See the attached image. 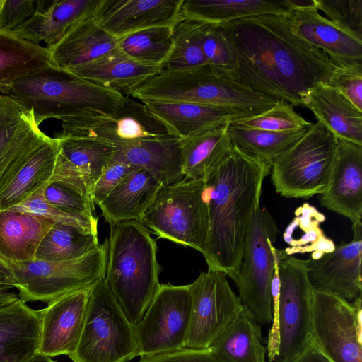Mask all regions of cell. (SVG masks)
<instances>
[{
  "label": "cell",
  "mask_w": 362,
  "mask_h": 362,
  "mask_svg": "<svg viewBox=\"0 0 362 362\" xmlns=\"http://www.w3.org/2000/svg\"><path fill=\"white\" fill-rule=\"evenodd\" d=\"M36 0H0V30L13 31L32 17Z\"/></svg>",
  "instance_id": "7dc6e473"
},
{
  "label": "cell",
  "mask_w": 362,
  "mask_h": 362,
  "mask_svg": "<svg viewBox=\"0 0 362 362\" xmlns=\"http://www.w3.org/2000/svg\"><path fill=\"white\" fill-rule=\"evenodd\" d=\"M361 297L314 290L311 341L331 362H362Z\"/></svg>",
  "instance_id": "4fadbf2b"
},
{
  "label": "cell",
  "mask_w": 362,
  "mask_h": 362,
  "mask_svg": "<svg viewBox=\"0 0 362 362\" xmlns=\"http://www.w3.org/2000/svg\"><path fill=\"white\" fill-rule=\"evenodd\" d=\"M127 94L141 102H187L242 109L257 115L279 100L256 93L209 65L184 71L161 70Z\"/></svg>",
  "instance_id": "8992f818"
},
{
  "label": "cell",
  "mask_w": 362,
  "mask_h": 362,
  "mask_svg": "<svg viewBox=\"0 0 362 362\" xmlns=\"http://www.w3.org/2000/svg\"><path fill=\"white\" fill-rule=\"evenodd\" d=\"M99 0H36V8L30 18L16 28L13 33L21 37L47 47L59 42L79 21L93 16Z\"/></svg>",
  "instance_id": "44dd1931"
},
{
  "label": "cell",
  "mask_w": 362,
  "mask_h": 362,
  "mask_svg": "<svg viewBox=\"0 0 362 362\" xmlns=\"http://www.w3.org/2000/svg\"><path fill=\"white\" fill-rule=\"evenodd\" d=\"M352 230L351 241L317 259H306V266L314 290L354 301L362 294V223L352 225Z\"/></svg>",
  "instance_id": "2e32d148"
},
{
  "label": "cell",
  "mask_w": 362,
  "mask_h": 362,
  "mask_svg": "<svg viewBox=\"0 0 362 362\" xmlns=\"http://www.w3.org/2000/svg\"><path fill=\"white\" fill-rule=\"evenodd\" d=\"M270 172L271 164L233 145L203 180L209 231L202 255L208 269L230 279L238 272L247 234L259 207L262 183Z\"/></svg>",
  "instance_id": "7a4b0ae2"
},
{
  "label": "cell",
  "mask_w": 362,
  "mask_h": 362,
  "mask_svg": "<svg viewBox=\"0 0 362 362\" xmlns=\"http://www.w3.org/2000/svg\"><path fill=\"white\" fill-rule=\"evenodd\" d=\"M139 356L134 325L105 279L90 291L81 335L73 362H128Z\"/></svg>",
  "instance_id": "52a82bcc"
},
{
  "label": "cell",
  "mask_w": 362,
  "mask_h": 362,
  "mask_svg": "<svg viewBox=\"0 0 362 362\" xmlns=\"http://www.w3.org/2000/svg\"><path fill=\"white\" fill-rule=\"evenodd\" d=\"M291 362H331L317 347L310 344L307 348Z\"/></svg>",
  "instance_id": "f907efd6"
},
{
  "label": "cell",
  "mask_w": 362,
  "mask_h": 362,
  "mask_svg": "<svg viewBox=\"0 0 362 362\" xmlns=\"http://www.w3.org/2000/svg\"><path fill=\"white\" fill-rule=\"evenodd\" d=\"M0 270L1 271H11L8 265L0 259Z\"/></svg>",
  "instance_id": "9f6ffc18"
},
{
  "label": "cell",
  "mask_w": 362,
  "mask_h": 362,
  "mask_svg": "<svg viewBox=\"0 0 362 362\" xmlns=\"http://www.w3.org/2000/svg\"><path fill=\"white\" fill-rule=\"evenodd\" d=\"M18 298V294L12 288L0 287V300H15Z\"/></svg>",
  "instance_id": "db71d44e"
},
{
  "label": "cell",
  "mask_w": 362,
  "mask_h": 362,
  "mask_svg": "<svg viewBox=\"0 0 362 362\" xmlns=\"http://www.w3.org/2000/svg\"><path fill=\"white\" fill-rule=\"evenodd\" d=\"M27 362H57L52 360L50 357L42 355L40 353L36 354Z\"/></svg>",
  "instance_id": "11a10c76"
},
{
  "label": "cell",
  "mask_w": 362,
  "mask_h": 362,
  "mask_svg": "<svg viewBox=\"0 0 362 362\" xmlns=\"http://www.w3.org/2000/svg\"><path fill=\"white\" fill-rule=\"evenodd\" d=\"M231 123L241 127L272 132L302 130L314 124L305 120L294 110L291 104L282 100L261 114Z\"/></svg>",
  "instance_id": "b9f144b4"
},
{
  "label": "cell",
  "mask_w": 362,
  "mask_h": 362,
  "mask_svg": "<svg viewBox=\"0 0 362 362\" xmlns=\"http://www.w3.org/2000/svg\"><path fill=\"white\" fill-rule=\"evenodd\" d=\"M93 16L76 23L57 45L47 47L54 67L71 71L117 48V39L103 29Z\"/></svg>",
  "instance_id": "d4e9b609"
},
{
  "label": "cell",
  "mask_w": 362,
  "mask_h": 362,
  "mask_svg": "<svg viewBox=\"0 0 362 362\" xmlns=\"http://www.w3.org/2000/svg\"><path fill=\"white\" fill-rule=\"evenodd\" d=\"M190 313L189 285L161 284L142 320L134 326L139 356L185 349Z\"/></svg>",
  "instance_id": "5bb4252c"
},
{
  "label": "cell",
  "mask_w": 362,
  "mask_h": 362,
  "mask_svg": "<svg viewBox=\"0 0 362 362\" xmlns=\"http://www.w3.org/2000/svg\"><path fill=\"white\" fill-rule=\"evenodd\" d=\"M183 0H99L96 23L117 39L153 27L173 26Z\"/></svg>",
  "instance_id": "ac0fdd59"
},
{
  "label": "cell",
  "mask_w": 362,
  "mask_h": 362,
  "mask_svg": "<svg viewBox=\"0 0 362 362\" xmlns=\"http://www.w3.org/2000/svg\"><path fill=\"white\" fill-rule=\"evenodd\" d=\"M173 47L163 70L184 71L207 65L196 22L180 18L172 26Z\"/></svg>",
  "instance_id": "ab89813d"
},
{
  "label": "cell",
  "mask_w": 362,
  "mask_h": 362,
  "mask_svg": "<svg viewBox=\"0 0 362 362\" xmlns=\"http://www.w3.org/2000/svg\"><path fill=\"white\" fill-rule=\"evenodd\" d=\"M99 245L98 232L71 225L54 224L42 239L35 259L50 262L74 259Z\"/></svg>",
  "instance_id": "8d00e7d4"
},
{
  "label": "cell",
  "mask_w": 362,
  "mask_h": 362,
  "mask_svg": "<svg viewBox=\"0 0 362 362\" xmlns=\"http://www.w3.org/2000/svg\"><path fill=\"white\" fill-rule=\"evenodd\" d=\"M230 121L209 125L181 139V163L184 177L203 180L230 153L233 145L228 133Z\"/></svg>",
  "instance_id": "f1b7e54d"
},
{
  "label": "cell",
  "mask_w": 362,
  "mask_h": 362,
  "mask_svg": "<svg viewBox=\"0 0 362 362\" xmlns=\"http://www.w3.org/2000/svg\"><path fill=\"white\" fill-rule=\"evenodd\" d=\"M221 25L237 57L233 78L256 93L303 105L308 93L327 83L337 67L293 31L291 16L261 15Z\"/></svg>",
  "instance_id": "6da1fadb"
},
{
  "label": "cell",
  "mask_w": 362,
  "mask_h": 362,
  "mask_svg": "<svg viewBox=\"0 0 362 362\" xmlns=\"http://www.w3.org/2000/svg\"><path fill=\"white\" fill-rule=\"evenodd\" d=\"M303 106L337 139L362 146V111L327 83H320L306 95Z\"/></svg>",
  "instance_id": "4316f807"
},
{
  "label": "cell",
  "mask_w": 362,
  "mask_h": 362,
  "mask_svg": "<svg viewBox=\"0 0 362 362\" xmlns=\"http://www.w3.org/2000/svg\"><path fill=\"white\" fill-rule=\"evenodd\" d=\"M49 138L32 116L24 112L18 119L0 126V191Z\"/></svg>",
  "instance_id": "e575fe53"
},
{
  "label": "cell",
  "mask_w": 362,
  "mask_h": 362,
  "mask_svg": "<svg viewBox=\"0 0 362 362\" xmlns=\"http://www.w3.org/2000/svg\"><path fill=\"white\" fill-rule=\"evenodd\" d=\"M38 310L19 298L0 307V362H27L39 352Z\"/></svg>",
  "instance_id": "cb8c5ba5"
},
{
  "label": "cell",
  "mask_w": 362,
  "mask_h": 362,
  "mask_svg": "<svg viewBox=\"0 0 362 362\" xmlns=\"http://www.w3.org/2000/svg\"><path fill=\"white\" fill-rule=\"evenodd\" d=\"M293 31L321 49L337 66L362 62V38L322 16L316 8L293 11Z\"/></svg>",
  "instance_id": "7402d4cb"
},
{
  "label": "cell",
  "mask_w": 362,
  "mask_h": 362,
  "mask_svg": "<svg viewBox=\"0 0 362 362\" xmlns=\"http://www.w3.org/2000/svg\"><path fill=\"white\" fill-rule=\"evenodd\" d=\"M59 151L49 182L65 184L93 202L94 185L112 158L115 147L96 139L59 136Z\"/></svg>",
  "instance_id": "e0dca14e"
},
{
  "label": "cell",
  "mask_w": 362,
  "mask_h": 362,
  "mask_svg": "<svg viewBox=\"0 0 362 362\" xmlns=\"http://www.w3.org/2000/svg\"><path fill=\"white\" fill-rule=\"evenodd\" d=\"M111 160L145 169L162 185L185 178L181 163V139L174 134L143 139L115 147Z\"/></svg>",
  "instance_id": "603a6c76"
},
{
  "label": "cell",
  "mask_w": 362,
  "mask_h": 362,
  "mask_svg": "<svg viewBox=\"0 0 362 362\" xmlns=\"http://www.w3.org/2000/svg\"><path fill=\"white\" fill-rule=\"evenodd\" d=\"M221 362H265L261 325L242 305L209 349Z\"/></svg>",
  "instance_id": "1f68e13d"
},
{
  "label": "cell",
  "mask_w": 362,
  "mask_h": 362,
  "mask_svg": "<svg viewBox=\"0 0 362 362\" xmlns=\"http://www.w3.org/2000/svg\"><path fill=\"white\" fill-rule=\"evenodd\" d=\"M43 193L48 202L63 211L89 217L95 216L93 202L65 184L48 182L43 186Z\"/></svg>",
  "instance_id": "f6af8a7d"
},
{
  "label": "cell",
  "mask_w": 362,
  "mask_h": 362,
  "mask_svg": "<svg viewBox=\"0 0 362 362\" xmlns=\"http://www.w3.org/2000/svg\"><path fill=\"white\" fill-rule=\"evenodd\" d=\"M316 9L341 28L362 38V0H315Z\"/></svg>",
  "instance_id": "ee69618b"
},
{
  "label": "cell",
  "mask_w": 362,
  "mask_h": 362,
  "mask_svg": "<svg viewBox=\"0 0 362 362\" xmlns=\"http://www.w3.org/2000/svg\"><path fill=\"white\" fill-rule=\"evenodd\" d=\"M56 136L96 139L117 147L143 139L173 134L146 105L125 95L110 112H89L61 120Z\"/></svg>",
  "instance_id": "7c38bea8"
},
{
  "label": "cell",
  "mask_w": 362,
  "mask_h": 362,
  "mask_svg": "<svg viewBox=\"0 0 362 362\" xmlns=\"http://www.w3.org/2000/svg\"><path fill=\"white\" fill-rule=\"evenodd\" d=\"M327 83L362 111V62L337 66Z\"/></svg>",
  "instance_id": "bcb514c9"
},
{
  "label": "cell",
  "mask_w": 362,
  "mask_h": 362,
  "mask_svg": "<svg viewBox=\"0 0 362 362\" xmlns=\"http://www.w3.org/2000/svg\"><path fill=\"white\" fill-rule=\"evenodd\" d=\"M322 207L362 223V146L337 139V156L328 182L319 195Z\"/></svg>",
  "instance_id": "ffe728a7"
},
{
  "label": "cell",
  "mask_w": 362,
  "mask_h": 362,
  "mask_svg": "<svg viewBox=\"0 0 362 362\" xmlns=\"http://www.w3.org/2000/svg\"><path fill=\"white\" fill-rule=\"evenodd\" d=\"M172 47V26L149 28L117 39L118 49L131 59L162 68Z\"/></svg>",
  "instance_id": "f35d334b"
},
{
  "label": "cell",
  "mask_w": 362,
  "mask_h": 362,
  "mask_svg": "<svg viewBox=\"0 0 362 362\" xmlns=\"http://www.w3.org/2000/svg\"><path fill=\"white\" fill-rule=\"evenodd\" d=\"M278 233L274 218L259 206L247 234L240 269L232 279L242 304L260 325L272 321V284L276 263L273 243Z\"/></svg>",
  "instance_id": "8fae6325"
},
{
  "label": "cell",
  "mask_w": 362,
  "mask_h": 362,
  "mask_svg": "<svg viewBox=\"0 0 362 362\" xmlns=\"http://www.w3.org/2000/svg\"><path fill=\"white\" fill-rule=\"evenodd\" d=\"M11 209L30 214L49 220L54 224L71 225L98 232V218L71 214L63 211L47 202L43 193V187L25 201Z\"/></svg>",
  "instance_id": "7bdbcfd3"
},
{
  "label": "cell",
  "mask_w": 362,
  "mask_h": 362,
  "mask_svg": "<svg viewBox=\"0 0 362 362\" xmlns=\"http://www.w3.org/2000/svg\"><path fill=\"white\" fill-rule=\"evenodd\" d=\"M37 126L89 112H110L122 103L121 91L87 81L54 66L16 80L4 95Z\"/></svg>",
  "instance_id": "277c9868"
},
{
  "label": "cell",
  "mask_w": 362,
  "mask_h": 362,
  "mask_svg": "<svg viewBox=\"0 0 362 362\" xmlns=\"http://www.w3.org/2000/svg\"><path fill=\"white\" fill-rule=\"evenodd\" d=\"M162 69L161 66L139 63L117 47L95 60L68 71L93 83L122 90L127 93Z\"/></svg>",
  "instance_id": "d6a6232c"
},
{
  "label": "cell",
  "mask_w": 362,
  "mask_h": 362,
  "mask_svg": "<svg viewBox=\"0 0 362 362\" xmlns=\"http://www.w3.org/2000/svg\"><path fill=\"white\" fill-rule=\"evenodd\" d=\"M293 11L316 8L315 0H287Z\"/></svg>",
  "instance_id": "816d5d0a"
},
{
  "label": "cell",
  "mask_w": 362,
  "mask_h": 362,
  "mask_svg": "<svg viewBox=\"0 0 362 362\" xmlns=\"http://www.w3.org/2000/svg\"><path fill=\"white\" fill-rule=\"evenodd\" d=\"M337 138L317 122L271 165L275 191L286 198L308 199L325 189L337 156Z\"/></svg>",
  "instance_id": "30bf717a"
},
{
  "label": "cell",
  "mask_w": 362,
  "mask_h": 362,
  "mask_svg": "<svg viewBox=\"0 0 362 362\" xmlns=\"http://www.w3.org/2000/svg\"><path fill=\"white\" fill-rule=\"evenodd\" d=\"M161 186L148 171L134 168L98 204L102 216L110 226L132 220L140 221Z\"/></svg>",
  "instance_id": "83f0119b"
},
{
  "label": "cell",
  "mask_w": 362,
  "mask_h": 362,
  "mask_svg": "<svg viewBox=\"0 0 362 362\" xmlns=\"http://www.w3.org/2000/svg\"><path fill=\"white\" fill-rule=\"evenodd\" d=\"M53 225L30 214L0 211V259L6 264L35 259L42 239Z\"/></svg>",
  "instance_id": "4dcf8cb0"
},
{
  "label": "cell",
  "mask_w": 362,
  "mask_h": 362,
  "mask_svg": "<svg viewBox=\"0 0 362 362\" xmlns=\"http://www.w3.org/2000/svg\"><path fill=\"white\" fill-rule=\"evenodd\" d=\"M189 287L191 313L185 348L208 349L243 304L221 272H202Z\"/></svg>",
  "instance_id": "9a60e30c"
},
{
  "label": "cell",
  "mask_w": 362,
  "mask_h": 362,
  "mask_svg": "<svg viewBox=\"0 0 362 362\" xmlns=\"http://www.w3.org/2000/svg\"><path fill=\"white\" fill-rule=\"evenodd\" d=\"M156 241L136 220L110 225L105 280L129 321L143 318L160 284Z\"/></svg>",
  "instance_id": "3957f363"
},
{
  "label": "cell",
  "mask_w": 362,
  "mask_h": 362,
  "mask_svg": "<svg viewBox=\"0 0 362 362\" xmlns=\"http://www.w3.org/2000/svg\"><path fill=\"white\" fill-rule=\"evenodd\" d=\"M107 253L106 239L93 250L74 259L50 262L33 259L6 264L21 300L48 304L105 279Z\"/></svg>",
  "instance_id": "ba28073f"
},
{
  "label": "cell",
  "mask_w": 362,
  "mask_h": 362,
  "mask_svg": "<svg viewBox=\"0 0 362 362\" xmlns=\"http://www.w3.org/2000/svg\"><path fill=\"white\" fill-rule=\"evenodd\" d=\"M272 284V321L267 352L270 362H291L310 344L314 288L306 260L276 249Z\"/></svg>",
  "instance_id": "5b68a950"
},
{
  "label": "cell",
  "mask_w": 362,
  "mask_h": 362,
  "mask_svg": "<svg viewBox=\"0 0 362 362\" xmlns=\"http://www.w3.org/2000/svg\"><path fill=\"white\" fill-rule=\"evenodd\" d=\"M13 300H0V307Z\"/></svg>",
  "instance_id": "6f0895ef"
},
{
  "label": "cell",
  "mask_w": 362,
  "mask_h": 362,
  "mask_svg": "<svg viewBox=\"0 0 362 362\" xmlns=\"http://www.w3.org/2000/svg\"><path fill=\"white\" fill-rule=\"evenodd\" d=\"M58 151L57 139L49 137L31 154L0 191V211L18 205L50 180Z\"/></svg>",
  "instance_id": "836d02e7"
},
{
  "label": "cell",
  "mask_w": 362,
  "mask_h": 362,
  "mask_svg": "<svg viewBox=\"0 0 362 362\" xmlns=\"http://www.w3.org/2000/svg\"><path fill=\"white\" fill-rule=\"evenodd\" d=\"M196 30L207 65L233 77L237 57L223 25L196 22Z\"/></svg>",
  "instance_id": "60d3db41"
},
{
  "label": "cell",
  "mask_w": 362,
  "mask_h": 362,
  "mask_svg": "<svg viewBox=\"0 0 362 362\" xmlns=\"http://www.w3.org/2000/svg\"><path fill=\"white\" fill-rule=\"evenodd\" d=\"M293 13L287 0H183L180 17L221 25L261 15L292 16Z\"/></svg>",
  "instance_id": "f546056e"
},
{
  "label": "cell",
  "mask_w": 362,
  "mask_h": 362,
  "mask_svg": "<svg viewBox=\"0 0 362 362\" xmlns=\"http://www.w3.org/2000/svg\"><path fill=\"white\" fill-rule=\"evenodd\" d=\"M311 127L293 132H272L241 127L230 122L228 133L233 145L272 165L278 156L296 144Z\"/></svg>",
  "instance_id": "74e56055"
},
{
  "label": "cell",
  "mask_w": 362,
  "mask_h": 362,
  "mask_svg": "<svg viewBox=\"0 0 362 362\" xmlns=\"http://www.w3.org/2000/svg\"><path fill=\"white\" fill-rule=\"evenodd\" d=\"M144 103L173 134L181 139L219 122H232L254 116L246 110L228 107L187 102Z\"/></svg>",
  "instance_id": "484cf974"
},
{
  "label": "cell",
  "mask_w": 362,
  "mask_h": 362,
  "mask_svg": "<svg viewBox=\"0 0 362 362\" xmlns=\"http://www.w3.org/2000/svg\"><path fill=\"white\" fill-rule=\"evenodd\" d=\"M140 221L158 238L203 253L209 231L204 181L185 177L162 185Z\"/></svg>",
  "instance_id": "9c48e42d"
},
{
  "label": "cell",
  "mask_w": 362,
  "mask_h": 362,
  "mask_svg": "<svg viewBox=\"0 0 362 362\" xmlns=\"http://www.w3.org/2000/svg\"><path fill=\"white\" fill-rule=\"evenodd\" d=\"M133 168L129 164L111 160L94 185L92 194L94 204L98 205Z\"/></svg>",
  "instance_id": "c3c4849f"
},
{
  "label": "cell",
  "mask_w": 362,
  "mask_h": 362,
  "mask_svg": "<svg viewBox=\"0 0 362 362\" xmlns=\"http://www.w3.org/2000/svg\"><path fill=\"white\" fill-rule=\"evenodd\" d=\"M23 114L21 110L11 99L0 94V126L18 119Z\"/></svg>",
  "instance_id": "681fc988"
},
{
  "label": "cell",
  "mask_w": 362,
  "mask_h": 362,
  "mask_svg": "<svg viewBox=\"0 0 362 362\" xmlns=\"http://www.w3.org/2000/svg\"><path fill=\"white\" fill-rule=\"evenodd\" d=\"M92 286L66 294L38 310L40 317L38 353L52 358L69 356L74 352L83 330Z\"/></svg>",
  "instance_id": "d6986e66"
},
{
  "label": "cell",
  "mask_w": 362,
  "mask_h": 362,
  "mask_svg": "<svg viewBox=\"0 0 362 362\" xmlns=\"http://www.w3.org/2000/svg\"><path fill=\"white\" fill-rule=\"evenodd\" d=\"M0 287L9 288H15V282L11 271L0 270Z\"/></svg>",
  "instance_id": "f5cc1de1"
},
{
  "label": "cell",
  "mask_w": 362,
  "mask_h": 362,
  "mask_svg": "<svg viewBox=\"0 0 362 362\" xmlns=\"http://www.w3.org/2000/svg\"><path fill=\"white\" fill-rule=\"evenodd\" d=\"M53 66L49 49L13 31L0 30V91L5 95L18 79Z\"/></svg>",
  "instance_id": "d590c367"
}]
</instances>
